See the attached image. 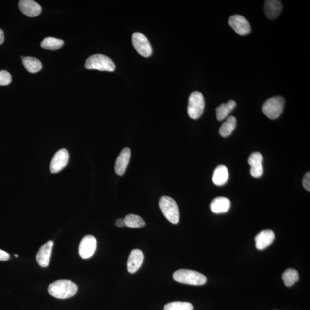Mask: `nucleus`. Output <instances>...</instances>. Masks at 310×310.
I'll list each match as a JSON object with an SVG mask.
<instances>
[{
  "label": "nucleus",
  "instance_id": "nucleus-1",
  "mask_svg": "<svg viewBox=\"0 0 310 310\" xmlns=\"http://www.w3.org/2000/svg\"><path fill=\"white\" fill-rule=\"evenodd\" d=\"M77 285L68 280H60L49 285L48 292L53 297L65 299L74 296L77 293Z\"/></svg>",
  "mask_w": 310,
  "mask_h": 310
},
{
  "label": "nucleus",
  "instance_id": "nucleus-2",
  "mask_svg": "<svg viewBox=\"0 0 310 310\" xmlns=\"http://www.w3.org/2000/svg\"><path fill=\"white\" fill-rule=\"evenodd\" d=\"M173 278L177 282L193 286H202L207 282V278L204 275L190 269H182L175 271Z\"/></svg>",
  "mask_w": 310,
  "mask_h": 310
},
{
  "label": "nucleus",
  "instance_id": "nucleus-3",
  "mask_svg": "<svg viewBox=\"0 0 310 310\" xmlns=\"http://www.w3.org/2000/svg\"><path fill=\"white\" fill-rule=\"evenodd\" d=\"M159 208L167 220L173 224L179 222L180 213L176 202L168 196H162L159 202Z\"/></svg>",
  "mask_w": 310,
  "mask_h": 310
},
{
  "label": "nucleus",
  "instance_id": "nucleus-4",
  "mask_svg": "<svg viewBox=\"0 0 310 310\" xmlns=\"http://www.w3.org/2000/svg\"><path fill=\"white\" fill-rule=\"evenodd\" d=\"M85 67L88 70L113 72L115 70V65L108 56L102 54H96L87 58Z\"/></svg>",
  "mask_w": 310,
  "mask_h": 310
},
{
  "label": "nucleus",
  "instance_id": "nucleus-5",
  "mask_svg": "<svg viewBox=\"0 0 310 310\" xmlns=\"http://www.w3.org/2000/svg\"><path fill=\"white\" fill-rule=\"evenodd\" d=\"M285 99L277 96L267 100L262 106V112L268 118L275 120L280 117L284 110Z\"/></svg>",
  "mask_w": 310,
  "mask_h": 310
},
{
  "label": "nucleus",
  "instance_id": "nucleus-6",
  "mask_svg": "<svg viewBox=\"0 0 310 310\" xmlns=\"http://www.w3.org/2000/svg\"><path fill=\"white\" fill-rule=\"evenodd\" d=\"M204 97L201 93L194 92L191 94L188 104V114L191 118L196 120L203 114L205 109Z\"/></svg>",
  "mask_w": 310,
  "mask_h": 310
},
{
  "label": "nucleus",
  "instance_id": "nucleus-7",
  "mask_svg": "<svg viewBox=\"0 0 310 310\" xmlns=\"http://www.w3.org/2000/svg\"><path fill=\"white\" fill-rule=\"evenodd\" d=\"M132 43L134 49L139 54L145 58H148L152 54L151 43L143 34L139 33H134L132 36Z\"/></svg>",
  "mask_w": 310,
  "mask_h": 310
},
{
  "label": "nucleus",
  "instance_id": "nucleus-8",
  "mask_svg": "<svg viewBox=\"0 0 310 310\" xmlns=\"http://www.w3.org/2000/svg\"><path fill=\"white\" fill-rule=\"evenodd\" d=\"M97 241L92 235H87L81 241L78 248V253L81 258L83 259L91 258L96 249Z\"/></svg>",
  "mask_w": 310,
  "mask_h": 310
},
{
  "label": "nucleus",
  "instance_id": "nucleus-9",
  "mask_svg": "<svg viewBox=\"0 0 310 310\" xmlns=\"http://www.w3.org/2000/svg\"><path fill=\"white\" fill-rule=\"evenodd\" d=\"M228 24L235 32L241 36L248 34L251 31L248 21L243 16L239 15L231 16L228 19Z\"/></svg>",
  "mask_w": 310,
  "mask_h": 310
},
{
  "label": "nucleus",
  "instance_id": "nucleus-10",
  "mask_svg": "<svg viewBox=\"0 0 310 310\" xmlns=\"http://www.w3.org/2000/svg\"><path fill=\"white\" fill-rule=\"evenodd\" d=\"M69 153L66 149H62L56 152L52 158L50 164V171L51 173H58L66 167L69 161Z\"/></svg>",
  "mask_w": 310,
  "mask_h": 310
},
{
  "label": "nucleus",
  "instance_id": "nucleus-11",
  "mask_svg": "<svg viewBox=\"0 0 310 310\" xmlns=\"http://www.w3.org/2000/svg\"><path fill=\"white\" fill-rule=\"evenodd\" d=\"M54 242L50 240L40 247L36 255V261L42 267H47L49 264Z\"/></svg>",
  "mask_w": 310,
  "mask_h": 310
},
{
  "label": "nucleus",
  "instance_id": "nucleus-12",
  "mask_svg": "<svg viewBox=\"0 0 310 310\" xmlns=\"http://www.w3.org/2000/svg\"><path fill=\"white\" fill-rule=\"evenodd\" d=\"M20 10L27 16L37 17L42 12V7L33 0H21L18 3Z\"/></svg>",
  "mask_w": 310,
  "mask_h": 310
},
{
  "label": "nucleus",
  "instance_id": "nucleus-13",
  "mask_svg": "<svg viewBox=\"0 0 310 310\" xmlns=\"http://www.w3.org/2000/svg\"><path fill=\"white\" fill-rule=\"evenodd\" d=\"M263 156L261 153H252L248 159V164L250 166V174L254 178L261 177L263 174Z\"/></svg>",
  "mask_w": 310,
  "mask_h": 310
},
{
  "label": "nucleus",
  "instance_id": "nucleus-14",
  "mask_svg": "<svg viewBox=\"0 0 310 310\" xmlns=\"http://www.w3.org/2000/svg\"><path fill=\"white\" fill-rule=\"evenodd\" d=\"M144 255L139 249H134L130 253L127 261V269L131 274L135 273L143 264Z\"/></svg>",
  "mask_w": 310,
  "mask_h": 310
},
{
  "label": "nucleus",
  "instance_id": "nucleus-15",
  "mask_svg": "<svg viewBox=\"0 0 310 310\" xmlns=\"http://www.w3.org/2000/svg\"><path fill=\"white\" fill-rule=\"evenodd\" d=\"M275 234L271 230H265L260 232L255 237L256 247L261 250L267 248L273 242Z\"/></svg>",
  "mask_w": 310,
  "mask_h": 310
},
{
  "label": "nucleus",
  "instance_id": "nucleus-16",
  "mask_svg": "<svg viewBox=\"0 0 310 310\" xmlns=\"http://www.w3.org/2000/svg\"><path fill=\"white\" fill-rule=\"evenodd\" d=\"M283 5L278 0H267L265 1L264 12L269 20H274L278 17L282 11Z\"/></svg>",
  "mask_w": 310,
  "mask_h": 310
},
{
  "label": "nucleus",
  "instance_id": "nucleus-17",
  "mask_svg": "<svg viewBox=\"0 0 310 310\" xmlns=\"http://www.w3.org/2000/svg\"><path fill=\"white\" fill-rule=\"evenodd\" d=\"M131 158V150L129 148H125L122 150L117 158L115 164V171L118 175L124 174Z\"/></svg>",
  "mask_w": 310,
  "mask_h": 310
},
{
  "label": "nucleus",
  "instance_id": "nucleus-18",
  "mask_svg": "<svg viewBox=\"0 0 310 310\" xmlns=\"http://www.w3.org/2000/svg\"><path fill=\"white\" fill-rule=\"evenodd\" d=\"M230 200L225 197H218L212 200L211 209L215 214L226 213L230 208Z\"/></svg>",
  "mask_w": 310,
  "mask_h": 310
},
{
  "label": "nucleus",
  "instance_id": "nucleus-19",
  "mask_svg": "<svg viewBox=\"0 0 310 310\" xmlns=\"http://www.w3.org/2000/svg\"><path fill=\"white\" fill-rule=\"evenodd\" d=\"M228 179V171L226 166H218L214 171L212 180L216 186H222L227 183Z\"/></svg>",
  "mask_w": 310,
  "mask_h": 310
},
{
  "label": "nucleus",
  "instance_id": "nucleus-20",
  "mask_svg": "<svg viewBox=\"0 0 310 310\" xmlns=\"http://www.w3.org/2000/svg\"><path fill=\"white\" fill-rule=\"evenodd\" d=\"M21 59L24 68L29 73H36L42 70V64L39 59L30 57V56H27V57L21 56Z\"/></svg>",
  "mask_w": 310,
  "mask_h": 310
},
{
  "label": "nucleus",
  "instance_id": "nucleus-21",
  "mask_svg": "<svg viewBox=\"0 0 310 310\" xmlns=\"http://www.w3.org/2000/svg\"><path fill=\"white\" fill-rule=\"evenodd\" d=\"M236 103L230 100L227 103H222L220 106L216 108V115L218 121H222L226 118L231 111L236 107Z\"/></svg>",
  "mask_w": 310,
  "mask_h": 310
},
{
  "label": "nucleus",
  "instance_id": "nucleus-22",
  "mask_svg": "<svg viewBox=\"0 0 310 310\" xmlns=\"http://www.w3.org/2000/svg\"><path fill=\"white\" fill-rule=\"evenodd\" d=\"M236 118L233 116L228 117L227 121L221 125L220 130H219V133L223 137L229 136L236 128Z\"/></svg>",
  "mask_w": 310,
  "mask_h": 310
},
{
  "label": "nucleus",
  "instance_id": "nucleus-23",
  "mask_svg": "<svg viewBox=\"0 0 310 310\" xmlns=\"http://www.w3.org/2000/svg\"><path fill=\"white\" fill-rule=\"evenodd\" d=\"M282 279L285 286L288 287L293 286L297 281H299V275L298 272L295 269H287L282 275Z\"/></svg>",
  "mask_w": 310,
  "mask_h": 310
},
{
  "label": "nucleus",
  "instance_id": "nucleus-24",
  "mask_svg": "<svg viewBox=\"0 0 310 310\" xmlns=\"http://www.w3.org/2000/svg\"><path fill=\"white\" fill-rule=\"evenodd\" d=\"M64 42L61 39L49 37L43 40L41 43V47L46 49L55 51V50L60 49L64 46Z\"/></svg>",
  "mask_w": 310,
  "mask_h": 310
},
{
  "label": "nucleus",
  "instance_id": "nucleus-25",
  "mask_svg": "<svg viewBox=\"0 0 310 310\" xmlns=\"http://www.w3.org/2000/svg\"><path fill=\"white\" fill-rule=\"evenodd\" d=\"M125 226L132 228H139L145 226V222L140 216L128 214L124 218Z\"/></svg>",
  "mask_w": 310,
  "mask_h": 310
},
{
  "label": "nucleus",
  "instance_id": "nucleus-26",
  "mask_svg": "<svg viewBox=\"0 0 310 310\" xmlns=\"http://www.w3.org/2000/svg\"><path fill=\"white\" fill-rule=\"evenodd\" d=\"M193 306L189 302H174L164 306V310H193Z\"/></svg>",
  "mask_w": 310,
  "mask_h": 310
},
{
  "label": "nucleus",
  "instance_id": "nucleus-27",
  "mask_svg": "<svg viewBox=\"0 0 310 310\" xmlns=\"http://www.w3.org/2000/svg\"><path fill=\"white\" fill-rule=\"evenodd\" d=\"M12 82L10 73L5 70L0 71V86H8Z\"/></svg>",
  "mask_w": 310,
  "mask_h": 310
},
{
  "label": "nucleus",
  "instance_id": "nucleus-28",
  "mask_svg": "<svg viewBox=\"0 0 310 310\" xmlns=\"http://www.w3.org/2000/svg\"><path fill=\"white\" fill-rule=\"evenodd\" d=\"M303 186L306 190L310 191V172H308L303 178Z\"/></svg>",
  "mask_w": 310,
  "mask_h": 310
},
{
  "label": "nucleus",
  "instance_id": "nucleus-29",
  "mask_svg": "<svg viewBox=\"0 0 310 310\" xmlns=\"http://www.w3.org/2000/svg\"><path fill=\"white\" fill-rule=\"evenodd\" d=\"M10 258L9 253L0 249V261H7Z\"/></svg>",
  "mask_w": 310,
  "mask_h": 310
},
{
  "label": "nucleus",
  "instance_id": "nucleus-30",
  "mask_svg": "<svg viewBox=\"0 0 310 310\" xmlns=\"http://www.w3.org/2000/svg\"><path fill=\"white\" fill-rule=\"evenodd\" d=\"M115 225L118 227H124L125 226L124 219H118L116 222H115Z\"/></svg>",
  "mask_w": 310,
  "mask_h": 310
},
{
  "label": "nucleus",
  "instance_id": "nucleus-31",
  "mask_svg": "<svg viewBox=\"0 0 310 310\" xmlns=\"http://www.w3.org/2000/svg\"><path fill=\"white\" fill-rule=\"evenodd\" d=\"M4 42V34L1 29H0V46Z\"/></svg>",
  "mask_w": 310,
  "mask_h": 310
},
{
  "label": "nucleus",
  "instance_id": "nucleus-32",
  "mask_svg": "<svg viewBox=\"0 0 310 310\" xmlns=\"http://www.w3.org/2000/svg\"><path fill=\"white\" fill-rule=\"evenodd\" d=\"M15 256L16 257H18V255H15Z\"/></svg>",
  "mask_w": 310,
  "mask_h": 310
}]
</instances>
